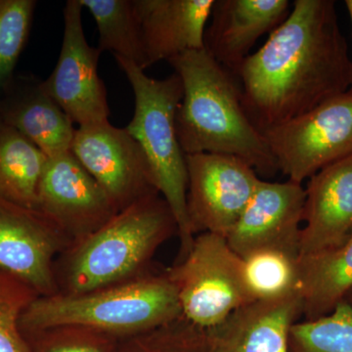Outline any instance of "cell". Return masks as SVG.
Masks as SVG:
<instances>
[{"mask_svg":"<svg viewBox=\"0 0 352 352\" xmlns=\"http://www.w3.org/2000/svg\"><path fill=\"white\" fill-rule=\"evenodd\" d=\"M71 152L119 212L145 197L160 195L144 152L126 129L109 120L78 126Z\"/></svg>","mask_w":352,"mask_h":352,"instance_id":"9c48e42d","label":"cell"},{"mask_svg":"<svg viewBox=\"0 0 352 352\" xmlns=\"http://www.w3.org/2000/svg\"><path fill=\"white\" fill-rule=\"evenodd\" d=\"M80 0H68L63 10L64 34L56 66L43 87L78 126L110 118L107 90L98 75L101 51L90 46L83 32Z\"/></svg>","mask_w":352,"mask_h":352,"instance_id":"30bf717a","label":"cell"},{"mask_svg":"<svg viewBox=\"0 0 352 352\" xmlns=\"http://www.w3.org/2000/svg\"><path fill=\"white\" fill-rule=\"evenodd\" d=\"M145 55V69L187 51L204 50L214 0H132Z\"/></svg>","mask_w":352,"mask_h":352,"instance_id":"e0dca14e","label":"cell"},{"mask_svg":"<svg viewBox=\"0 0 352 352\" xmlns=\"http://www.w3.org/2000/svg\"><path fill=\"white\" fill-rule=\"evenodd\" d=\"M36 4V0H0V98L15 78Z\"/></svg>","mask_w":352,"mask_h":352,"instance_id":"cb8c5ba5","label":"cell"},{"mask_svg":"<svg viewBox=\"0 0 352 352\" xmlns=\"http://www.w3.org/2000/svg\"><path fill=\"white\" fill-rule=\"evenodd\" d=\"M182 317L177 292L166 270L78 295L38 296L21 317L23 335L75 325L124 339Z\"/></svg>","mask_w":352,"mask_h":352,"instance_id":"277c9868","label":"cell"},{"mask_svg":"<svg viewBox=\"0 0 352 352\" xmlns=\"http://www.w3.org/2000/svg\"><path fill=\"white\" fill-rule=\"evenodd\" d=\"M244 259L245 276L256 300L298 292V259L277 251H259Z\"/></svg>","mask_w":352,"mask_h":352,"instance_id":"603a6c76","label":"cell"},{"mask_svg":"<svg viewBox=\"0 0 352 352\" xmlns=\"http://www.w3.org/2000/svg\"><path fill=\"white\" fill-rule=\"evenodd\" d=\"M279 171L302 184L352 155V91L263 132Z\"/></svg>","mask_w":352,"mask_h":352,"instance_id":"52a82bcc","label":"cell"},{"mask_svg":"<svg viewBox=\"0 0 352 352\" xmlns=\"http://www.w3.org/2000/svg\"><path fill=\"white\" fill-rule=\"evenodd\" d=\"M166 272L177 292L183 318L204 330L256 302L245 280L244 259L217 234L196 235L187 256Z\"/></svg>","mask_w":352,"mask_h":352,"instance_id":"8992f818","label":"cell"},{"mask_svg":"<svg viewBox=\"0 0 352 352\" xmlns=\"http://www.w3.org/2000/svg\"><path fill=\"white\" fill-rule=\"evenodd\" d=\"M305 203L302 184L261 179L227 243L242 258L259 251L300 258Z\"/></svg>","mask_w":352,"mask_h":352,"instance_id":"4fadbf2b","label":"cell"},{"mask_svg":"<svg viewBox=\"0 0 352 352\" xmlns=\"http://www.w3.org/2000/svg\"><path fill=\"white\" fill-rule=\"evenodd\" d=\"M289 352H352V307L346 300L330 314L298 321L289 335Z\"/></svg>","mask_w":352,"mask_h":352,"instance_id":"7402d4cb","label":"cell"},{"mask_svg":"<svg viewBox=\"0 0 352 352\" xmlns=\"http://www.w3.org/2000/svg\"><path fill=\"white\" fill-rule=\"evenodd\" d=\"M346 7L347 9V12H349V17H351V22L352 25V0H346ZM349 90L352 91V67H351V88Z\"/></svg>","mask_w":352,"mask_h":352,"instance_id":"83f0119b","label":"cell"},{"mask_svg":"<svg viewBox=\"0 0 352 352\" xmlns=\"http://www.w3.org/2000/svg\"><path fill=\"white\" fill-rule=\"evenodd\" d=\"M289 8L288 0H214L204 48L238 76L252 46L287 19Z\"/></svg>","mask_w":352,"mask_h":352,"instance_id":"9a60e30c","label":"cell"},{"mask_svg":"<svg viewBox=\"0 0 352 352\" xmlns=\"http://www.w3.org/2000/svg\"><path fill=\"white\" fill-rule=\"evenodd\" d=\"M38 210L66 234L72 245L119 212L71 151L48 157L39 183Z\"/></svg>","mask_w":352,"mask_h":352,"instance_id":"7c38bea8","label":"cell"},{"mask_svg":"<svg viewBox=\"0 0 352 352\" xmlns=\"http://www.w3.org/2000/svg\"><path fill=\"white\" fill-rule=\"evenodd\" d=\"M302 317L298 292L256 300L205 330L204 352H289V331Z\"/></svg>","mask_w":352,"mask_h":352,"instance_id":"5bb4252c","label":"cell"},{"mask_svg":"<svg viewBox=\"0 0 352 352\" xmlns=\"http://www.w3.org/2000/svg\"><path fill=\"white\" fill-rule=\"evenodd\" d=\"M113 57L126 74L135 98L133 117L126 129L144 152L157 191L175 215L179 238L177 263L187 256L195 239L187 212L186 160L175 126L183 98L182 78L173 73L164 80H155L133 62Z\"/></svg>","mask_w":352,"mask_h":352,"instance_id":"5b68a950","label":"cell"},{"mask_svg":"<svg viewBox=\"0 0 352 352\" xmlns=\"http://www.w3.org/2000/svg\"><path fill=\"white\" fill-rule=\"evenodd\" d=\"M98 28V48L129 60L145 71L142 36L132 0H80Z\"/></svg>","mask_w":352,"mask_h":352,"instance_id":"44dd1931","label":"cell"},{"mask_svg":"<svg viewBox=\"0 0 352 352\" xmlns=\"http://www.w3.org/2000/svg\"><path fill=\"white\" fill-rule=\"evenodd\" d=\"M48 157L0 120V198L38 210L39 183Z\"/></svg>","mask_w":352,"mask_h":352,"instance_id":"ffe728a7","label":"cell"},{"mask_svg":"<svg viewBox=\"0 0 352 352\" xmlns=\"http://www.w3.org/2000/svg\"><path fill=\"white\" fill-rule=\"evenodd\" d=\"M168 62L183 85L175 126L184 154L231 155L247 162L258 176L276 175V160L263 132L245 113L239 78L205 48L187 51Z\"/></svg>","mask_w":352,"mask_h":352,"instance_id":"7a4b0ae2","label":"cell"},{"mask_svg":"<svg viewBox=\"0 0 352 352\" xmlns=\"http://www.w3.org/2000/svg\"><path fill=\"white\" fill-rule=\"evenodd\" d=\"M72 245L52 220L34 208L0 198V273L39 296L56 295L54 264Z\"/></svg>","mask_w":352,"mask_h":352,"instance_id":"8fae6325","label":"cell"},{"mask_svg":"<svg viewBox=\"0 0 352 352\" xmlns=\"http://www.w3.org/2000/svg\"><path fill=\"white\" fill-rule=\"evenodd\" d=\"M349 296H351V300H346L347 302L349 303V305H351V307H352V291L351 292V293L349 294ZM347 296H346V298H347Z\"/></svg>","mask_w":352,"mask_h":352,"instance_id":"f1b7e54d","label":"cell"},{"mask_svg":"<svg viewBox=\"0 0 352 352\" xmlns=\"http://www.w3.org/2000/svg\"><path fill=\"white\" fill-rule=\"evenodd\" d=\"M38 296L28 285L0 273V352H31L20 321Z\"/></svg>","mask_w":352,"mask_h":352,"instance_id":"4316f807","label":"cell"},{"mask_svg":"<svg viewBox=\"0 0 352 352\" xmlns=\"http://www.w3.org/2000/svg\"><path fill=\"white\" fill-rule=\"evenodd\" d=\"M173 235L177 224L163 197L135 201L58 256V294L78 295L143 276L152 270L159 248Z\"/></svg>","mask_w":352,"mask_h":352,"instance_id":"3957f363","label":"cell"},{"mask_svg":"<svg viewBox=\"0 0 352 352\" xmlns=\"http://www.w3.org/2000/svg\"><path fill=\"white\" fill-rule=\"evenodd\" d=\"M0 120L21 132L47 157L71 151L76 129L34 75H16L0 98Z\"/></svg>","mask_w":352,"mask_h":352,"instance_id":"ac0fdd59","label":"cell"},{"mask_svg":"<svg viewBox=\"0 0 352 352\" xmlns=\"http://www.w3.org/2000/svg\"><path fill=\"white\" fill-rule=\"evenodd\" d=\"M298 279L305 320L330 314L352 291V238L340 247L300 256Z\"/></svg>","mask_w":352,"mask_h":352,"instance_id":"d6986e66","label":"cell"},{"mask_svg":"<svg viewBox=\"0 0 352 352\" xmlns=\"http://www.w3.org/2000/svg\"><path fill=\"white\" fill-rule=\"evenodd\" d=\"M124 340V346L117 347L116 352H204L205 349V330L183 317Z\"/></svg>","mask_w":352,"mask_h":352,"instance_id":"484cf974","label":"cell"},{"mask_svg":"<svg viewBox=\"0 0 352 352\" xmlns=\"http://www.w3.org/2000/svg\"><path fill=\"white\" fill-rule=\"evenodd\" d=\"M300 256L332 249L352 238V155L309 178Z\"/></svg>","mask_w":352,"mask_h":352,"instance_id":"2e32d148","label":"cell"},{"mask_svg":"<svg viewBox=\"0 0 352 352\" xmlns=\"http://www.w3.org/2000/svg\"><path fill=\"white\" fill-rule=\"evenodd\" d=\"M31 352H116L119 338L82 326L65 325L24 335Z\"/></svg>","mask_w":352,"mask_h":352,"instance_id":"d4e9b609","label":"cell"},{"mask_svg":"<svg viewBox=\"0 0 352 352\" xmlns=\"http://www.w3.org/2000/svg\"><path fill=\"white\" fill-rule=\"evenodd\" d=\"M187 212L194 235L227 237L263 178L247 162L226 154L185 155Z\"/></svg>","mask_w":352,"mask_h":352,"instance_id":"ba28073f","label":"cell"},{"mask_svg":"<svg viewBox=\"0 0 352 352\" xmlns=\"http://www.w3.org/2000/svg\"><path fill=\"white\" fill-rule=\"evenodd\" d=\"M352 61L333 0H296L238 78L243 105L263 132L351 88Z\"/></svg>","mask_w":352,"mask_h":352,"instance_id":"6da1fadb","label":"cell"}]
</instances>
